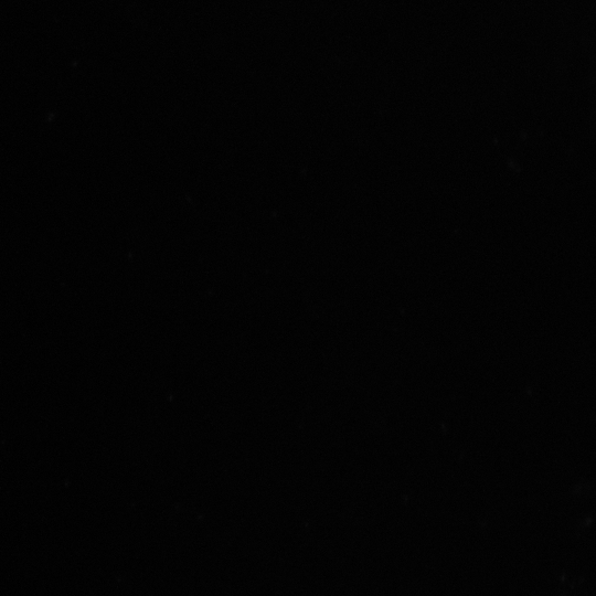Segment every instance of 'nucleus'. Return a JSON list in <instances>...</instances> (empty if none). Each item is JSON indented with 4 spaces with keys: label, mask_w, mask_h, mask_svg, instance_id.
Masks as SVG:
<instances>
[]
</instances>
